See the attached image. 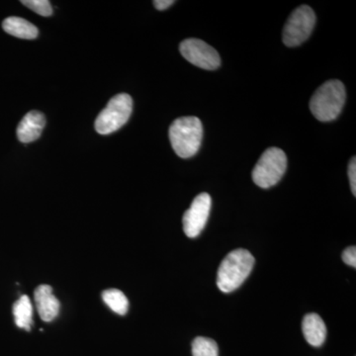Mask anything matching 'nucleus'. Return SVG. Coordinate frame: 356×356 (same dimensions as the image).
I'll return each mask as SVG.
<instances>
[{
    "label": "nucleus",
    "instance_id": "obj_13",
    "mask_svg": "<svg viewBox=\"0 0 356 356\" xmlns=\"http://www.w3.org/2000/svg\"><path fill=\"white\" fill-rule=\"evenodd\" d=\"M13 316L18 327L30 331L33 322V306L29 297L21 296L13 305Z\"/></svg>",
    "mask_w": 356,
    "mask_h": 356
},
{
    "label": "nucleus",
    "instance_id": "obj_6",
    "mask_svg": "<svg viewBox=\"0 0 356 356\" xmlns=\"http://www.w3.org/2000/svg\"><path fill=\"white\" fill-rule=\"evenodd\" d=\"M316 24V15L308 6H301L293 11L283 29V43L297 47L311 36Z\"/></svg>",
    "mask_w": 356,
    "mask_h": 356
},
{
    "label": "nucleus",
    "instance_id": "obj_12",
    "mask_svg": "<svg viewBox=\"0 0 356 356\" xmlns=\"http://www.w3.org/2000/svg\"><path fill=\"white\" fill-rule=\"evenodd\" d=\"M2 28L7 34L16 38L32 40L37 38L39 31L36 26L20 17H8L2 23Z\"/></svg>",
    "mask_w": 356,
    "mask_h": 356
},
{
    "label": "nucleus",
    "instance_id": "obj_7",
    "mask_svg": "<svg viewBox=\"0 0 356 356\" xmlns=\"http://www.w3.org/2000/svg\"><path fill=\"white\" fill-rule=\"evenodd\" d=\"M179 51L185 60L200 69L214 70L221 65L218 51L202 40H184L180 44Z\"/></svg>",
    "mask_w": 356,
    "mask_h": 356
},
{
    "label": "nucleus",
    "instance_id": "obj_18",
    "mask_svg": "<svg viewBox=\"0 0 356 356\" xmlns=\"http://www.w3.org/2000/svg\"><path fill=\"white\" fill-rule=\"evenodd\" d=\"M343 261L346 262L348 266L356 267V248L350 247L344 250L343 252Z\"/></svg>",
    "mask_w": 356,
    "mask_h": 356
},
{
    "label": "nucleus",
    "instance_id": "obj_5",
    "mask_svg": "<svg viewBox=\"0 0 356 356\" xmlns=\"http://www.w3.org/2000/svg\"><path fill=\"white\" fill-rule=\"evenodd\" d=\"M132 110L133 100L130 95L121 93L114 96L96 118V132L102 135L116 132L127 123Z\"/></svg>",
    "mask_w": 356,
    "mask_h": 356
},
{
    "label": "nucleus",
    "instance_id": "obj_10",
    "mask_svg": "<svg viewBox=\"0 0 356 356\" xmlns=\"http://www.w3.org/2000/svg\"><path fill=\"white\" fill-rule=\"evenodd\" d=\"M46 125L44 114L39 111H31L25 115L17 127V137L21 143L28 144L39 139Z\"/></svg>",
    "mask_w": 356,
    "mask_h": 356
},
{
    "label": "nucleus",
    "instance_id": "obj_1",
    "mask_svg": "<svg viewBox=\"0 0 356 356\" xmlns=\"http://www.w3.org/2000/svg\"><path fill=\"white\" fill-rule=\"evenodd\" d=\"M254 266V255L248 250L238 248L229 252L218 269V288L224 293L235 291L247 280Z\"/></svg>",
    "mask_w": 356,
    "mask_h": 356
},
{
    "label": "nucleus",
    "instance_id": "obj_8",
    "mask_svg": "<svg viewBox=\"0 0 356 356\" xmlns=\"http://www.w3.org/2000/svg\"><path fill=\"white\" fill-rule=\"evenodd\" d=\"M212 199L209 194L201 193L192 201L191 208L184 215V231L188 238H196L205 228L209 218Z\"/></svg>",
    "mask_w": 356,
    "mask_h": 356
},
{
    "label": "nucleus",
    "instance_id": "obj_19",
    "mask_svg": "<svg viewBox=\"0 0 356 356\" xmlns=\"http://www.w3.org/2000/svg\"><path fill=\"white\" fill-rule=\"evenodd\" d=\"M175 3L173 0H154V6L158 10H165Z\"/></svg>",
    "mask_w": 356,
    "mask_h": 356
},
{
    "label": "nucleus",
    "instance_id": "obj_17",
    "mask_svg": "<svg viewBox=\"0 0 356 356\" xmlns=\"http://www.w3.org/2000/svg\"><path fill=\"white\" fill-rule=\"evenodd\" d=\"M348 178H350L351 192L356 196V161L355 156L351 159L348 165Z\"/></svg>",
    "mask_w": 356,
    "mask_h": 356
},
{
    "label": "nucleus",
    "instance_id": "obj_4",
    "mask_svg": "<svg viewBox=\"0 0 356 356\" xmlns=\"http://www.w3.org/2000/svg\"><path fill=\"white\" fill-rule=\"evenodd\" d=\"M287 168V156L278 147L267 149L252 170V179L257 186L269 188L280 181Z\"/></svg>",
    "mask_w": 356,
    "mask_h": 356
},
{
    "label": "nucleus",
    "instance_id": "obj_11",
    "mask_svg": "<svg viewBox=\"0 0 356 356\" xmlns=\"http://www.w3.org/2000/svg\"><path fill=\"white\" fill-rule=\"evenodd\" d=\"M302 331L309 344L320 348L327 337V327L324 321L318 314L311 313L306 315L302 323Z\"/></svg>",
    "mask_w": 356,
    "mask_h": 356
},
{
    "label": "nucleus",
    "instance_id": "obj_16",
    "mask_svg": "<svg viewBox=\"0 0 356 356\" xmlns=\"http://www.w3.org/2000/svg\"><path fill=\"white\" fill-rule=\"evenodd\" d=\"M21 3L44 17H49L53 14V8L48 0H22Z\"/></svg>",
    "mask_w": 356,
    "mask_h": 356
},
{
    "label": "nucleus",
    "instance_id": "obj_2",
    "mask_svg": "<svg viewBox=\"0 0 356 356\" xmlns=\"http://www.w3.org/2000/svg\"><path fill=\"white\" fill-rule=\"evenodd\" d=\"M202 138L203 126L197 117H181L170 125V144L180 158L188 159L195 156L200 149Z\"/></svg>",
    "mask_w": 356,
    "mask_h": 356
},
{
    "label": "nucleus",
    "instance_id": "obj_14",
    "mask_svg": "<svg viewBox=\"0 0 356 356\" xmlns=\"http://www.w3.org/2000/svg\"><path fill=\"white\" fill-rule=\"evenodd\" d=\"M104 303L118 315H126L129 310V301L126 295L118 289L105 290L102 293Z\"/></svg>",
    "mask_w": 356,
    "mask_h": 356
},
{
    "label": "nucleus",
    "instance_id": "obj_15",
    "mask_svg": "<svg viewBox=\"0 0 356 356\" xmlns=\"http://www.w3.org/2000/svg\"><path fill=\"white\" fill-rule=\"evenodd\" d=\"M193 356H219V348L216 341L209 337H198L192 343Z\"/></svg>",
    "mask_w": 356,
    "mask_h": 356
},
{
    "label": "nucleus",
    "instance_id": "obj_9",
    "mask_svg": "<svg viewBox=\"0 0 356 356\" xmlns=\"http://www.w3.org/2000/svg\"><path fill=\"white\" fill-rule=\"evenodd\" d=\"M35 305L40 318L44 322H51L60 312V302L54 295L50 285H40L34 292Z\"/></svg>",
    "mask_w": 356,
    "mask_h": 356
},
{
    "label": "nucleus",
    "instance_id": "obj_3",
    "mask_svg": "<svg viewBox=\"0 0 356 356\" xmlns=\"http://www.w3.org/2000/svg\"><path fill=\"white\" fill-rule=\"evenodd\" d=\"M346 88L339 81H327L312 96L310 110L316 119L334 121L341 114L346 103Z\"/></svg>",
    "mask_w": 356,
    "mask_h": 356
}]
</instances>
